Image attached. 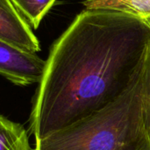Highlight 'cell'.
I'll use <instances>...</instances> for the list:
<instances>
[{"label":"cell","mask_w":150,"mask_h":150,"mask_svg":"<svg viewBox=\"0 0 150 150\" xmlns=\"http://www.w3.org/2000/svg\"><path fill=\"white\" fill-rule=\"evenodd\" d=\"M150 19L84 9L53 43L33 102L36 142L104 109L141 76Z\"/></svg>","instance_id":"obj_1"},{"label":"cell","mask_w":150,"mask_h":150,"mask_svg":"<svg viewBox=\"0 0 150 150\" xmlns=\"http://www.w3.org/2000/svg\"><path fill=\"white\" fill-rule=\"evenodd\" d=\"M146 142L140 76L113 103L37 141L34 150H125Z\"/></svg>","instance_id":"obj_2"},{"label":"cell","mask_w":150,"mask_h":150,"mask_svg":"<svg viewBox=\"0 0 150 150\" xmlns=\"http://www.w3.org/2000/svg\"><path fill=\"white\" fill-rule=\"evenodd\" d=\"M46 61L0 39V75L18 86L39 83Z\"/></svg>","instance_id":"obj_3"},{"label":"cell","mask_w":150,"mask_h":150,"mask_svg":"<svg viewBox=\"0 0 150 150\" xmlns=\"http://www.w3.org/2000/svg\"><path fill=\"white\" fill-rule=\"evenodd\" d=\"M0 39L25 52L40 51L39 39L11 0H0Z\"/></svg>","instance_id":"obj_4"},{"label":"cell","mask_w":150,"mask_h":150,"mask_svg":"<svg viewBox=\"0 0 150 150\" xmlns=\"http://www.w3.org/2000/svg\"><path fill=\"white\" fill-rule=\"evenodd\" d=\"M0 150H32L23 125L0 114Z\"/></svg>","instance_id":"obj_5"},{"label":"cell","mask_w":150,"mask_h":150,"mask_svg":"<svg viewBox=\"0 0 150 150\" xmlns=\"http://www.w3.org/2000/svg\"><path fill=\"white\" fill-rule=\"evenodd\" d=\"M85 9L112 10L150 19V0H85Z\"/></svg>","instance_id":"obj_6"},{"label":"cell","mask_w":150,"mask_h":150,"mask_svg":"<svg viewBox=\"0 0 150 150\" xmlns=\"http://www.w3.org/2000/svg\"><path fill=\"white\" fill-rule=\"evenodd\" d=\"M33 29H37L56 0H11Z\"/></svg>","instance_id":"obj_7"},{"label":"cell","mask_w":150,"mask_h":150,"mask_svg":"<svg viewBox=\"0 0 150 150\" xmlns=\"http://www.w3.org/2000/svg\"><path fill=\"white\" fill-rule=\"evenodd\" d=\"M141 91L143 123L147 137L150 143V44L142 69Z\"/></svg>","instance_id":"obj_8"},{"label":"cell","mask_w":150,"mask_h":150,"mask_svg":"<svg viewBox=\"0 0 150 150\" xmlns=\"http://www.w3.org/2000/svg\"><path fill=\"white\" fill-rule=\"evenodd\" d=\"M125 150H150V143L149 142H143L142 144L128 148Z\"/></svg>","instance_id":"obj_9"}]
</instances>
